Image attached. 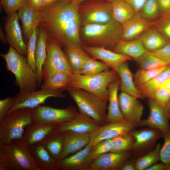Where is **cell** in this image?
<instances>
[{
    "instance_id": "obj_19",
    "label": "cell",
    "mask_w": 170,
    "mask_h": 170,
    "mask_svg": "<svg viewBox=\"0 0 170 170\" xmlns=\"http://www.w3.org/2000/svg\"><path fill=\"white\" fill-rule=\"evenodd\" d=\"M130 155V153L128 151L107 153L94 161L89 165L87 170H119L128 160Z\"/></svg>"
},
{
    "instance_id": "obj_40",
    "label": "cell",
    "mask_w": 170,
    "mask_h": 170,
    "mask_svg": "<svg viewBox=\"0 0 170 170\" xmlns=\"http://www.w3.org/2000/svg\"><path fill=\"white\" fill-rule=\"evenodd\" d=\"M110 69L111 68L105 63L97 61L89 56L78 73L84 75H92Z\"/></svg>"
},
{
    "instance_id": "obj_7",
    "label": "cell",
    "mask_w": 170,
    "mask_h": 170,
    "mask_svg": "<svg viewBox=\"0 0 170 170\" xmlns=\"http://www.w3.org/2000/svg\"><path fill=\"white\" fill-rule=\"evenodd\" d=\"M32 122V109L20 108L9 113L0 123V143L22 140L26 128Z\"/></svg>"
},
{
    "instance_id": "obj_39",
    "label": "cell",
    "mask_w": 170,
    "mask_h": 170,
    "mask_svg": "<svg viewBox=\"0 0 170 170\" xmlns=\"http://www.w3.org/2000/svg\"><path fill=\"white\" fill-rule=\"evenodd\" d=\"M131 132L111 139L112 148L110 152L121 153L131 150L133 142V139Z\"/></svg>"
},
{
    "instance_id": "obj_4",
    "label": "cell",
    "mask_w": 170,
    "mask_h": 170,
    "mask_svg": "<svg viewBox=\"0 0 170 170\" xmlns=\"http://www.w3.org/2000/svg\"><path fill=\"white\" fill-rule=\"evenodd\" d=\"M0 56L5 61L7 70L14 75V84L19 88L20 92L37 90L36 75L29 65L26 56L11 46L7 53L1 54Z\"/></svg>"
},
{
    "instance_id": "obj_9",
    "label": "cell",
    "mask_w": 170,
    "mask_h": 170,
    "mask_svg": "<svg viewBox=\"0 0 170 170\" xmlns=\"http://www.w3.org/2000/svg\"><path fill=\"white\" fill-rule=\"evenodd\" d=\"M79 5L81 25L104 24L115 21L111 2L106 0H88Z\"/></svg>"
},
{
    "instance_id": "obj_52",
    "label": "cell",
    "mask_w": 170,
    "mask_h": 170,
    "mask_svg": "<svg viewBox=\"0 0 170 170\" xmlns=\"http://www.w3.org/2000/svg\"><path fill=\"white\" fill-rule=\"evenodd\" d=\"M129 4L136 13H139L146 0H122Z\"/></svg>"
},
{
    "instance_id": "obj_37",
    "label": "cell",
    "mask_w": 170,
    "mask_h": 170,
    "mask_svg": "<svg viewBox=\"0 0 170 170\" xmlns=\"http://www.w3.org/2000/svg\"><path fill=\"white\" fill-rule=\"evenodd\" d=\"M161 145L157 144L152 150L140 157L135 161L137 170H145L147 168L161 160L160 150Z\"/></svg>"
},
{
    "instance_id": "obj_26",
    "label": "cell",
    "mask_w": 170,
    "mask_h": 170,
    "mask_svg": "<svg viewBox=\"0 0 170 170\" xmlns=\"http://www.w3.org/2000/svg\"><path fill=\"white\" fill-rule=\"evenodd\" d=\"M120 83L119 77L108 86L109 91V104L106 123L124 120L119 105L118 91Z\"/></svg>"
},
{
    "instance_id": "obj_3",
    "label": "cell",
    "mask_w": 170,
    "mask_h": 170,
    "mask_svg": "<svg viewBox=\"0 0 170 170\" xmlns=\"http://www.w3.org/2000/svg\"><path fill=\"white\" fill-rule=\"evenodd\" d=\"M0 170H41L22 140L0 143Z\"/></svg>"
},
{
    "instance_id": "obj_28",
    "label": "cell",
    "mask_w": 170,
    "mask_h": 170,
    "mask_svg": "<svg viewBox=\"0 0 170 170\" xmlns=\"http://www.w3.org/2000/svg\"><path fill=\"white\" fill-rule=\"evenodd\" d=\"M17 13L22 24L23 33L28 40L34 27L39 26L40 10L33 9L25 4L18 11Z\"/></svg>"
},
{
    "instance_id": "obj_14",
    "label": "cell",
    "mask_w": 170,
    "mask_h": 170,
    "mask_svg": "<svg viewBox=\"0 0 170 170\" xmlns=\"http://www.w3.org/2000/svg\"><path fill=\"white\" fill-rule=\"evenodd\" d=\"M17 13L8 16L4 24L7 42L21 54L26 57L27 45L23 37Z\"/></svg>"
},
{
    "instance_id": "obj_50",
    "label": "cell",
    "mask_w": 170,
    "mask_h": 170,
    "mask_svg": "<svg viewBox=\"0 0 170 170\" xmlns=\"http://www.w3.org/2000/svg\"><path fill=\"white\" fill-rule=\"evenodd\" d=\"M26 4L35 10H40L44 8L43 0H26Z\"/></svg>"
},
{
    "instance_id": "obj_25",
    "label": "cell",
    "mask_w": 170,
    "mask_h": 170,
    "mask_svg": "<svg viewBox=\"0 0 170 170\" xmlns=\"http://www.w3.org/2000/svg\"><path fill=\"white\" fill-rule=\"evenodd\" d=\"M114 70L120 78L119 89L121 92L138 99H144L135 85L133 76L127 61L120 64Z\"/></svg>"
},
{
    "instance_id": "obj_27",
    "label": "cell",
    "mask_w": 170,
    "mask_h": 170,
    "mask_svg": "<svg viewBox=\"0 0 170 170\" xmlns=\"http://www.w3.org/2000/svg\"><path fill=\"white\" fill-rule=\"evenodd\" d=\"M29 147L36 164L41 170H58L56 161L51 156L41 142Z\"/></svg>"
},
{
    "instance_id": "obj_34",
    "label": "cell",
    "mask_w": 170,
    "mask_h": 170,
    "mask_svg": "<svg viewBox=\"0 0 170 170\" xmlns=\"http://www.w3.org/2000/svg\"><path fill=\"white\" fill-rule=\"evenodd\" d=\"M64 136L65 133L54 132L41 142L56 162L60 159Z\"/></svg>"
},
{
    "instance_id": "obj_57",
    "label": "cell",
    "mask_w": 170,
    "mask_h": 170,
    "mask_svg": "<svg viewBox=\"0 0 170 170\" xmlns=\"http://www.w3.org/2000/svg\"><path fill=\"white\" fill-rule=\"evenodd\" d=\"M160 87H163L170 90V77L165 81Z\"/></svg>"
},
{
    "instance_id": "obj_62",
    "label": "cell",
    "mask_w": 170,
    "mask_h": 170,
    "mask_svg": "<svg viewBox=\"0 0 170 170\" xmlns=\"http://www.w3.org/2000/svg\"><path fill=\"white\" fill-rule=\"evenodd\" d=\"M107 0V1H108L110 2H112V1H113L114 0Z\"/></svg>"
},
{
    "instance_id": "obj_55",
    "label": "cell",
    "mask_w": 170,
    "mask_h": 170,
    "mask_svg": "<svg viewBox=\"0 0 170 170\" xmlns=\"http://www.w3.org/2000/svg\"><path fill=\"white\" fill-rule=\"evenodd\" d=\"M44 8L48 7L54 4L58 0H43Z\"/></svg>"
},
{
    "instance_id": "obj_18",
    "label": "cell",
    "mask_w": 170,
    "mask_h": 170,
    "mask_svg": "<svg viewBox=\"0 0 170 170\" xmlns=\"http://www.w3.org/2000/svg\"><path fill=\"white\" fill-rule=\"evenodd\" d=\"M82 48L92 57L99 60L115 70L122 63L130 60V57L103 47H91L82 45Z\"/></svg>"
},
{
    "instance_id": "obj_32",
    "label": "cell",
    "mask_w": 170,
    "mask_h": 170,
    "mask_svg": "<svg viewBox=\"0 0 170 170\" xmlns=\"http://www.w3.org/2000/svg\"><path fill=\"white\" fill-rule=\"evenodd\" d=\"M170 77V65L147 83L137 88L143 97L148 99H154L157 89Z\"/></svg>"
},
{
    "instance_id": "obj_56",
    "label": "cell",
    "mask_w": 170,
    "mask_h": 170,
    "mask_svg": "<svg viewBox=\"0 0 170 170\" xmlns=\"http://www.w3.org/2000/svg\"><path fill=\"white\" fill-rule=\"evenodd\" d=\"M0 40L1 42L4 43H6L7 42L6 36H5L2 26H0Z\"/></svg>"
},
{
    "instance_id": "obj_21",
    "label": "cell",
    "mask_w": 170,
    "mask_h": 170,
    "mask_svg": "<svg viewBox=\"0 0 170 170\" xmlns=\"http://www.w3.org/2000/svg\"><path fill=\"white\" fill-rule=\"evenodd\" d=\"M131 133L133 139V145L131 150L135 152H140L145 150L162 136V133L160 131L150 128L133 130Z\"/></svg>"
},
{
    "instance_id": "obj_16",
    "label": "cell",
    "mask_w": 170,
    "mask_h": 170,
    "mask_svg": "<svg viewBox=\"0 0 170 170\" xmlns=\"http://www.w3.org/2000/svg\"><path fill=\"white\" fill-rule=\"evenodd\" d=\"M93 146L88 144L80 150L56 162L58 170H87L93 162L89 157Z\"/></svg>"
},
{
    "instance_id": "obj_30",
    "label": "cell",
    "mask_w": 170,
    "mask_h": 170,
    "mask_svg": "<svg viewBox=\"0 0 170 170\" xmlns=\"http://www.w3.org/2000/svg\"><path fill=\"white\" fill-rule=\"evenodd\" d=\"M64 49L74 73H79L89 56L88 54L82 48V45L78 44L71 45Z\"/></svg>"
},
{
    "instance_id": "obj_44",
    "label": "cell",
    "mask_w": 170,
    "mask_h": 170,
    "mask_svg": "<svg viewBox=\"0 0 170 170\" xmlns=\"http://www.w3.org/2000/svg\"><path fill=\"white\" fill-rule=\"evenodd\" d=\"M111 148V139L100 141L93 146L89 152V158L93 162L103 155L110 152Z\"/></svg>"
},
{
    "instance_id": "obj_15",
    "label": "cell",
    "mask_w": 170,
    "mask_h": 170,
    "mask_svg": "<svg viewBox=\"0 0 170 170\" xmlns=\"http://www.w3.org/2000/svg\"><path fill=\"white\" fill-rule=\"evenodd\" d=\"M100 125L91 117L78 111L76 116L67 122L57 124L54 132L90 133Z\"/></svg>"
},
{
    "instance_id": "obj_59",
    "label": "cell",
    "mask_w": 170,
    "mask_h": 170,
    "mask_svg": "<svg viewBox=\"0 0 170 170\" xmlns=\"http://www.w3.org/2000/svg\"><path fill=\"white\" fill-rule=\"evenodd\" d=\"M166 108L170 115V100L167 107H166Z\"/></svg>"
},
{
    "instance_id": "obj_53",
    "label": "cell",
    "mask_w": 170,
    "mask_h": 170,
    "mask_svg": "<svg viewBox=\"0 0 170 170\" xmlns=\"http://www.w3.org/2000/svg\"><path fill=\"white\" fill-rule=\"evenodd\" d=\"M136 170L135 161H128V160L119 168V170Z\"/></svg>"
},
{
    "instance_id": "obj_31",
    "label": "cell",
    "mask_w": 170,
    "mask_h": 170,
    "mask_svg": "<svg viewBox=\"0 0 170 170\" xmlns=\"http://www.w3.org/2000/svg\"><path fill=\"white\" fill-rule=\"evenodd\" d=\"M112 50L128 56L135 60L147 51L138 37L128 40L122 39Z\"/></svg>"
},
{
    "instance_id": "obj_1",
    "label": "cell",
    "mask_w": 170,
    "mask_h": 170,
    "mask_svg": "<svg viewBox=\"0 0 170 170\" xmlns=\"http://www.w3.org/2000/svg\"><path fill=\"white\" fill-rule=\"evenodd\" d=\"M79 5L58 0L40 10L39 26L63 48L72 44L82 45Z\"/></svg>"
},
{
    "instance_id": "obj_58",
    "label": "cell",
    "mask_w": 170,
    "mask_h": 170,
    "mask_svg": "<svg viewBox=\"0 0 170 170\" xmlns=\"http://www.w3.org/2000/svg\"><path fill=\"white\" fill-rule=\"evenodd\" d=\"M87 0H71V3L79 5Z\"/></svg>"
},
{
    "instance_id": "obj_36",
    "label": "cell",
    "mask_w": 170,
    "mask_h": 170,
    "mask_svg": "<svg viewBox=\"0 0 170 170\" xmlns=\"http://www.w3.org/2000/svg\"><path fill=\"white\" fill-rule=\"evenodd\" d=\"M139 69L151 70L170 65L168 63L147 51L136 60Z\"/></svg>"
},
{
    "instance_id": "obj_6",
    "label": "cell",
    "mask_w": 170,
    "mask_h": 170,
    "mask_svg": "<svg viewBox=\"0 0 170 170\" xmlns=\"http://www.w3.org/2000/svg\"><path fill=\"white\" fill-rule=\"evenodd\" d=\"M66 90L79 111L89 116L100 125L106 123L107 101L83 89L69 87Z\"/></svg>"
},
{
    "instance_id": "obj_20",
    "label": "cell",
    "mask_w": 170,
    "mask_h": 170,
    "mask_svg": "<svg viewBox=\"0 0 170 170\" xmlns=\"http://www.w3.org/2000/svg\"><path fill=\"white\" fill-rule=\"evenodd\" d=\"M155 20L144 18L139 13H136L129 20L122 25V40H128L138 37L145 30L154 26Z\"/></svg>"
},
{
    "instance_id": "obj_46",
    "label": "cell",
    "mask_w": 170,
    "mask_h": 170,
    "mask_svg": "<svg viewBox=\"0 0 170 170\" xmlns=\"http://www.w3.org/2000/svg\"><path fill=\"white\" fill-rule=\"evenodd\" d=\"M162 137L164 141L160 150L161 161L167 167L170 165V132L162 134Z\"/></svg>"
},
{
    "instance_id": "obj_24",
    "label": "cell",
    "mask_w": 170,
    "mask_h": 170,
    "mask_svg": "<svg viewBox=\"0 0 170 170\" xmlns=\"http://www.w3.org/2000/svg\"><path fill=\"white\" fill-rule=\"evenodd\" d=\"M48 36L46 31L40 26L35 54L37 69L36 74L38 86L40 87L43 81L42 67L47 58V42Z\"/></svg>"
},
{
    "instance_id": "obj_8",
    "label": "cell",
    "mask_w": 170,
    "mask_h": 170,
    "mask_svg": "<svg viewBox=\"0 0 170 170\" xmlns=\"http://www.w3.org/2000/svg\"><path fill=\"white\" fill-rule=\"evenodd\" d=\"M62 48L49 35L47 42V58L42 67L43 82L58 72H64L74 74L67 56Z\"/></svg>"
},
{
    "instance_id": "obj_61",
    "label": "cell",
    "mask_w": 170,
    "mask_h": 170,
    "mask_svg": "<svg viewBox=\"0 0 170 170\" xmlns=\"http://www.w3.org/2000/svg\"><path fill=\"white\" fill-rule=\"evenodd\" d=\"M166 170H170V165L167 166Z\"/></svg>"
},
{
    "instance_id": "obj_12",
    "label": "cell",
    "mask_w": 170,
    "mask_h": 170,
    "mask_svg": "<svg viewBox=\"0 0 170 170\" xmlns=\"http://www.w3.org/2000/svg\"><path fill=\"white\" fill-rule=\"evenodd\" d=\"M137 126H138V123L125 119L105 123L99 126L90 133L89 144L93 146L100 141L112 139L121 135L131 132Z\"/></svg>"
},
{
    "instance_id": "obj_43",
    "label": "cell",
    "mask_w": 170,
    "mask_h": 170,
    "mask_svg": "<svg viewBox=\"0 0 170 170\" xmlns=\"http://www.w3.org/2000/svg\"><path fill=\"white\" fill-rule=\"evenodd\" d=\"M154 26L168 42H170V12L161 14L155 20Z\"/></svg>"
},
{
    "instance_id": "obj_2",
    "label": "cell",
    "mask_w": 170,
    "mask_h": 170,
    "mask_svg": "<svg viewBox=\"0 0 170 170\" xmlns=\"http://www.w3.org/2000/svg\"><path fill=\"white\" fill-rule=\"evenodd\" d=\"M80 34L81 39H82V45L113 50L122 39V25L115 21L86 25L82 26Z\"/></svg>"
},
{
    "instance_id": "obj_23",
    "label": "cell",
    "mask_w": 170,
    "mask_h": 170,
    "mask_svg": "<svg viewBox=\"0 0 170 170\" xmlns=\"http://www.w3.org/2000/svg\"><path fill=\"white\" fill-rule=\"evenodd\" d=\"M90 134L89 133H81L72 132L65 133L63 145L60 160L84 148L89 142Z\"/></svg>"
},
{
    "instance_id": "obj_48",
    "label": "cell",
    "mask_w": 170,
    "mask_h": 170,
    "mask_svg": "<svg viewBox=\"0 0 170 170\" xmlns=\"http://www.w3.org/2000/svg\"><path fill=\"white\" fill-rule=\"evenodd\" d=\"M14 97H8L0 100V123L8 114L13 105Z\"/></svg>"
},
{
    "instance_id": "obj_49",
    "label": "cell",
    "mask_w": 170,
    "mask_h": 170,
    "mask_svg": "<svg viewBox=\"0 0 170 170\" xmlns=\"http://www.w3.org/2000/svg\"><path fill=\"white\" fill-rule=\"evenodd\" d=\"M151 53L170 65V42H168L160 49Z\"/></svg>"
},
{
    "instance_id": "obj_51",
    "label": "cell",
    "mask_w": 170,
    "mask_h": 170,
    "mask_svg": "<svg viewBox=\"0 0 170 170\" xmlns=\"http://www.w3.org/2000/svg\"><path fill=\"white\" fill-rule=\"evenodd\" d=\"M161 14L170 12V0H156Z\"/></svg>"
},
{
    "instance_id": "obj_60",
    "label": "cell",
    "mask_w": 170,
    "mask_h": 170,
    "mask_svg": "<svg viewBox=\"0 0 170 170\" xmlns=\"http://www.w3.org/2000/svg\"><path fill=\"white\" fill-rule=\"evenodd\" d=\"M65 2L69 3L71 2V0H62Z\"/></svg>"
},
{
    "instance_id": "obj_5",
    "label": "cell",
    "mask_w": 170,
    "mask_h": 170,
    "mask_svg": "<svg viewBox=\"0 0 170 170\" xmlns=\"http://www.w3.org/2000/svg\"><path fill=\"white\" fill-rule=\"evenodd\" d=\"M110 69L92 75L74 73L69 87L85 90L108 101L109 96L108 86L119 77L115 70Z\"/></svg>"
},
{
    "instance_id": "obj_64",
    "label": "cell",
    "mask_w": 170,
    "mask_h": 170,
    "mask_svg": "<svg viewBox=\"0 0 170 170\" xmlns=\"http://www.w3.org/2000/svg\"></svg>"
},
{
    "instance_id": "obj_45",
    "label": "cell",
    "mask_w": 170,
    "mask_h": 170,
    "mask_svg": "<svg viewBox=\"0 0 170 170\" xmlns=\"http://www.w3.org/2000/svg\"><path fill=\"white\" fill-rule=\"evenodd\" d=\"M0 3L8 16L17 12L26 4V0H0Z\"/></svg>"
},
{
    "instance_id": "obj_11",
    "label": "cell",
    "mask_w": 170,
    "mask_h": 170,
    "mask_svg": "<svg viewBox=\"0 0 170 170\" xmlns=\"http://www.w3.org/2000/svg\"><path fill=\"white\" fill-rule=\"evenodd\" d=\"M65 98L66 95L58 90L41 89L27 92H19L14 97L13 105L8 113L16 109H33L45 102L50 97Z\"/></svg>"
},
{
    "instance_id": "obj_35",
    "label": "cell",
    "mask_w": 170,
    "mask_h": 170,
    "mask_svg": "<svg viewBox=\"0 0 170 170\" xmlns=\"http://www.w3.org/2000/svg\"><path fill=\"white\" fill-rule=\"evenodd\" d=\"M111 3L113 19L121 25L130 19L136 13L132 7L122 0H114Z\"/></svg>"
},
{
    "instance_id": "obj_17",
    "label": "cell",
    "mask_w": 170,
    "mask_h": 170,
    "mask_svg": "<svg viewBox=\"0 0 170 170\" xmlns=\"http://www.w3.org/2000/svg\"><path fill=\"white\" fill-rule=\"evenodd\" d=\"M138 99L122 92L118 95L119 107L125 120L138 123L141 120L144 108Z\"/></svg>"
},
{
    "instance_id": "obj_29",
    "label": "cell",
    "mask_w": 170,
    "mask_h": 170,
    "mask_svg": "<svg viewBox=\"0 0 170 170\" xmlns=\"http://www.w3.org/2000/svg\"><path fill=\"white\" fill-rule=\"evenodd\" d=\"M138 38L146 51L151 53L160 49L168 42L154 26L146 29Z\"/></svg>"
},
{
    "instance_id": "obj_63",
    "label": "cell",
    "mask_w": 170,
    "mask_h": 170,
    "mask_svg": "<svg viewBox=\"0 0 170 170\" xmlns=\"http://www.w3.org/2000/svg\"><path fill=\"white\" fill-rule=\"evenodd\" d=\"M169 120H170V117L169 118Z\"/></svg>"
},
{
    "instance_id": "obj_10",
    "label": "cell",
    "mask_w": 170,
    "mask_h": 170,
    "mask_svg": "<svg viewBox=\"0 0 170 170\" xmlns=\"http://www.w3.org/2000/svg\"><path fill=\"white\" fill-rule=\"evenodd\" d=\"M78 112L72 105L60 109L41 105L32 109V123L58 124L71 120Z\"/></svg>"
},
{
    "instance_id": "obj_42",
    "label": "cell",
    "mask_w": 170,
    "mask_h": 170,
    "mask_svg": "<svg viewBox=\"0 0 170 170\" xmlns=\"http://www.w3.org/2000/svg\"><path fill=\"white\" fill-rule=\"evenodd\" d=\"M139 13L144 18L150 21L156 20L161 15L156 0H146Z\"/></svg>"
},
{
    "instance_id": "obj_38",
    "label": "cell",
    "mask_w": 170,
    "mask_h": 170,
    "mask_svg": "<svg viewBox=\"0 0 170 170\" xmlns=\"http://www.w3.org/2000/svg\"><path fill=\"white\" fill-rule=\"evenodd\" d=\"M168 66L151 70L139 69L133 76L134 82L136 87L137 88L148 82Z\"/></svg>"
},
{
    "instance_id": "obj_13",
    "label": "cell",
    "mask_w": 170,
    "mask_h": 170,
    "mask_svg": "<svg viewBox=\"0 0 170 170\" xmlns=\"http://www.w3.org/2000/svg\"><path fill=\"white\" fill-rule=\"evenodd\" d=\"M148 105L149 109L148 117L141 120L138 123V126H148L159 130L162 134L170 132L168 123L170 115L166 108L152 99H148Z\"/></svg>"
},
{
    "instance_id": "obj_54",
    "label": "cell",
    "mask_w": 170,
    "mask_h": 170,
    "mask_svg": "<svg viewBox=\"0 0 170 170\" xmlns=\"http://www.w3.org/2000/svg\"><path fill=\"white\" fill-rule=\"evenodd\" d=\"M167 166L163 162L155 163L152 165L145 170H166Z\"/></svg>"
},
{
    "instance_id": "obj_33",
    "label": "cell",
    "mask_w": 170,
    "mask_h": 170,
    "mask_svg": "<svg viewBox=\"0 0 170 170\" xmlns=\"http://www.w3.org/2000/svg\"><path fill=\"white\" fill-rule=\"evenodd\" d=\"M73 75L64 72L56 73L43 82L41 88L61 92L66 90L69 87Z\"/></svg>"
},
{
    "instance_id": "obj_22",
    "label": "cell",
    "mask_w": 170,
    "mask_h": 170,
    "mask_svg": "<svg viewBox=\"0 0 170 170\" xmlns=\"http://www.w3.org/2000/svg\"><path fill=\"white\" fill-rule=\"evenodd\" d=\"M57 125L32 123L26 128L22 141L28 147L41 143L54 132Z\"/></svg>"
},
{
    "instance_id": "obj_41",
    "label": "cell",
    "mask_w": 170,
    "mask_h": 170,
    "mask_svg": "<svg viewBox=\"0 0 170 170\" xmlns=\"http://www.w3.org/2000/svg\"><path fill=\"white\" fill-rule=\"evenodd\" d=\"M38 26H36L29 37L27 44L26 58L29 65L36 74L35 54L38 34Z\"/></svg>"
},
{
    "instance_id": "obj_47",
    "label": "cell",
    "mask_w": 170,
    "mask_h": 170,
    "mask_svg": "<svg viewBox=\"0 0 170 170\" xmlns=\"http://www.w3.org/2000/svg\"><path fill=\"white\" fill-rule=\"evenodd\" d=\"M154 100L160 105L166 108L170 100V90L159 87L156 92Z\"/></svg>"
}]
</instances>
